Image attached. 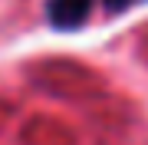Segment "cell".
I'll use <instances>...</instances> for the list:
<instances>
[{"instance_id": "cell-1", "label": "cell", "mask_w": 148, "mask_h": 145, "mask_svg": "<svg viewBox=\"0 0 148 145\" xmlns=\"http://www.w3.org/2000/svg\"><path fill=\"white\" fill-rule=\"evenodd\" d=\"M89 7L92 0H49L46 13H49V23H56V27H79L89 16Z\"/></svg>"}, {"instance_id": "cell-2", "label": "cell", "mask_w": 148, "mask_h": 145, "mask_svg": "<svg viewBox=\"0 0 148 145\" xmlns=\"http://www.w3.org/2000/svg\"><path fill=\"white\" fill-rule=\"evenodd\" d=\"M128 3H132V0H106V7H109V10H125Z\"/></svg>"}]
</instances>
